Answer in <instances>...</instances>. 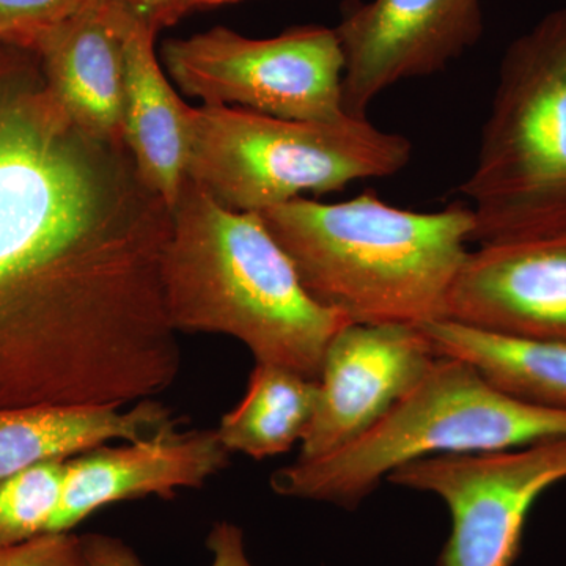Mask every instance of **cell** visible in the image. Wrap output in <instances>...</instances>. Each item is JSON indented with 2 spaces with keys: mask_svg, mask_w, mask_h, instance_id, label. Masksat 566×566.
Listing matches in <instances>:
<instances>
[{
  "mask_svg": "<svg viewBox=\"0 0 566 566\" xmlns=\"http://www.w3.org/2000/svg\"><path fill=\"white\" fill-rule=\"evenodd\" d=\"M93 0H0V40L28 44Z\"/></svg>",
  "mask_w": 566,
  "mask_h": 566,
  "instance_id": "20",
  "label": "cell"
},
{
  "mask_svg": "<svg viewBox=\"0 0 566 566\" xmlns=\"http://www.w3.org/2000/svg\"><path fill=\"white\" fill-rule=\"evenodd\" d=\"M566 479V436L517 449L423 458L387 482L438 495L450 512L438 566H513L528 513Z\"/></svg>",
  "mask_w": 566,
  "mask_h": 566,
  "instance_id": "8",
  "label": "cell"
},
{
  "mask_svg": "<svg viewBox=\"0 0 566 566\" xmlns=\"http://www.w3.org/2000/svg\"><path fill=\"white\" fill-rule=\"evenodd\" d=\"M129 11L153 31L159 32L164 28L177 24L175 13L181 0H123Z\"/></svg>",
  "mask_w": 566,
  "mask_h": 566,
  "instance_id": "22",
  "label": "cell"
},
{
  "mask_svg": "<svg viewBox=\"0 0 566 566\" xmlns=\"http://www.w3.org/2000/svg\"><path fill=\"white\" fill-rule=\"evenodd\" d=\"M460 191L471 200L480 245L566 238V9L506 50Z\"/></svg>",
  "mask_w": 566,
  "mask_h": 566,
  "instance_id": "4",
  "label": "cell"
},
{
  "mask_svg": "<svg viewBox=\"0 0 566 566\" xmlns=\"http://www.w3.org/2000/svg\"><path fill=\"white\" fill-rule=\"evenodd\" d=\"M260 218L316 303L357 324L446 319L474 234L471 207L403 210L371 192L342 203L301 197Z\"/></svg>",
  "mask_w": 566,
  "mask_h": 566,
  "instance_id": "3",
  "label": "cell"
},
{
  "mask_svg": "<svg viewBox=\"0 0 566 566\" xmlns=\"http://www.w3.org/2000/svg\"><path fill=\"white\" fill-rule=\"evenodd\" d=\"M188 139L186 178L227 210L259 214L304 193L392 177L412 155L405 136L367 117L286 120L208 104L188 106Z\"/></svg>",
  "mask_w": 566,
  "mask_h": 566,
  "instance_id": "6",
  "label": "cell"
},
{
  "mask_svg": "<svg viewBox=\"0 0 566 566\" xmlns=\"http://www.w3.org/2000/svg\"><path fill=\"white\" fill-rule=\"evenodd\" d=\"M230 463L218 430L180 433L177 423L123 447H98L69 460L57 512L46 534H65L99 509L122 501L200 488Z\"/></svg>",
  "mask_w": 566,
  "mask_h": 566,
  "instance_id": "12",
  "label": "cell"
},
{
  "mask_svg": "<svg viewBox=\"0 0 566 566\" xmlns=\"http://www.w3.org/2000/svg\"><path fill=\"white\" fill-rule=\"evenodd\" d=\"M133 20L123 0H93L24 44L39 55L44 80L66 114L114 144H125V41Z\"/></svg>",
  "mask_w": 566,
  "mask_h": 566,
  "instance_id": "13",
  "label": "cell"
},
{
  "mask_svg": "<svg viewBox=\"0 0 566 566\" xmlns=\"http://www.w3.org/2000/svg\"><path fill=\"white\" fill-rule=\"evenodd\" d=\"M422 329L438 356L471 364L510 397L566 412V345L506 337L450 319L422 324Z\"/></svg>",
  "mask_w": 566,
  "mask_h": 566,
  "instance_id": "16",
  "label": "cell"
},
{
  "mask_svg": "<svg viewBox=\"0 0 566 566\" xmlns=\"http://www.w3.org/2000/svg\"><path fill=\"white\" fill-rule=\"evenodd\" d=\"M319 385L277 365L256 364L237 408L222 416L219 439L230 453L282 455L303 441L318 405Z\"/></svg>",
  "mask_w": 566,
  "mask_h": 566,
  "instance_id": "17",
  "label": "cell"
},
{
  "mask_svg": "<svg viewBox=\"0 0 566 566\" xmlns=\"http://www.w3.org/2000/svg\"><path fill=\"white\" fill-rule=\"evenodd\" d=\"M85 566H144L133 547L120 538L103 534L81 536ZM210 566H253L245 554L244 532L237 524L219 521L207 538Z\"/></svg>",
  "mask_w": 566,
  "mask_h": 566,
  "instance_id": "19",
  "label": "cell"
},
{
  "mask_svg": "<svg viewBox=\"0 0 566 566\" xmlns=\"http://www.w3.org/2000/svg\"><path fill=\"white\" fill-rule=\"evenodd\" d=\"M161 59L185 95L301 122H342L345 55L334 29L297 25L273 39L214 28L167 40Z\"/></svg>",
  "mask_w": 566,
  "mask_h": 566,
  "instance_id": "7",
  "label": "cell"
},
{
  "mask_svg": "<svg viewBox=\"0 0 566 566\" xmlns=\"http://www.w3.org/2000/svg\"><path fill=\"white\" fill-rule=\"evenodd\" d=\"M161 277L177 333L230 335L256 364L315 381L331 342L352 324L307 293L259 212L227 210L188 178L172 211Z\"/></svg>",
  "mask_w": 566,
  "mask_h": 566,
  "instance_id": "2",
  "label": "cell"
},
{
  "mask_svg": "<svg viewBox=\"0 0 566 566\" xmlns=\"http://www.w3.org/2000/svg\"><path fill=\"white\" fill-rule=\"evenodd\" d=\"M69 460L33 465L0 482V547L46 534L61 502Z\"/></svg>",
  "mask_w": 566,
  "mask_h": 566,
  "instance_id": "18",
  "label": "cell"
},
{
  "mask_svg": "<svg viewBox=\"0 0 566 566\" xmlns=\"http://www.w3.org/2000/svg\"><path fill=\"white\" fill-rule=\"evenodd\" d=\"M240 2V0H181L175 13V21H180L186 14L197 10L214 9V7L227 6V3Z\"/></svg>",
  "mask_w": 566,
  "mask_h": 566,
  "instance_id": "23",
  "label": "cell"
},
{
  "mask_svg": "<svg viewBox=\"0 0 566 566\" xmlns=\"http://www.w3.org/2000/svg\"><path fill=\"white\" fill-rule=\"evenodd\" d=\"M438 357L422 326L348 324L324 356L318 405L297 460L327 455L370 430Z\"/></svg>",
  "mask_w": 566,
  "mask_h": 566,
  "instance_id": "10",
  "label": "cell"
},
{
  "mask_svg": "<svg viewBox=\"0 0 566 566\" xmlns=\"http://www.w3.org/2000/svg\"><path fill=\"white\" fill-rule=\"evenodd\" d=\"M156 33L137 18L126 33L123 139L148 188L174 211L188 166V104L164 74Z\"/></svg>",
  "mask_w": 566,
  "mask_h": 566,
  "instance_id": "14",
  "label": "cell"
},
{
  "mask_svg": "<svg viewBox=\"0 0 566 566\" xmlns=\"http://www.w3.org/2000/svg\"><path fill=\"white\" fill-rule=\"evenodd\" d=\"M446 319L566 345V238L469 252L447 297Z\"/></svg>",
  "mask_w": 566,
  "mask_h": 566,
  "instance_id": "11",
  "label": "cell"
},
{
  "mask_svg": "<svg viewBox=\"0 0 566 566\" xmlns=\"http://www.w3.org/2000/svg\"><path fill=\"white\" fill-rule=\"evenodd\" d=\"M177 423L155 398L117 406L39 405L0 409V482L54 460H71L109 441L136 442Z\"/></svg>",
  "mask_w": 566,
  "mask_h": 566,
  "instance_id": "15",
  "label": "cell"
},
{
  "mask_svg": "<svg viewBox=\"0 0 566 566\" xmlns=\"http://www.w3.org/2000/svg\"><path fill=\"white\" fill-rule=\"evenodd\" d=\"M334 31L345 55L346 114L367 117L387 88L439 73L474 46L482 0H345Z\"/></svg>",
  "mask_w": 566,
  "mask_h": 566,
  "instance_id": "9",
  "label": "cell"
},
{
  "mask_svg": "<svg viewBox=\"0 0 566 566\" xmlns=\"http://www.w3.org/2000/svg\"><path fill=\"white\" fill-rule=\"evenodd\" d=\"M170 232L128 147L82 129L36 52L0 40V409L123 408L174 385Z\"/></svg>",
  "mask_w": 566,
  "mask_h": 566,
  "instance_id": "1",
  "label": "cell"
},
{
  "mask_svg": "<svg viewBox=\"0 0 566 566\" xmlns=\"http://www.w3.org/2000/svg\"><path fill=\"white\" fill-rule=\"evenodd\" d=\"M0 566H85L81 536L43 534L20 545L0 547Z\"/></svg>",
  "mask_w": 566,
  "mask_h": 566,
  "instance_id": "21",
  "label": "cell"
},
{
  "mask_svg": "<svg viewBox=\"0 0 566 566\" xmlns=\"http://www.w3.org/2000/svg\"><path fill=\"white\" fill-rule=\"evenodd\" d=\"M566 436V412L517 400L471 364L439 356L433 367L370 430L271 476L274 493L354 510L382 480L423 458L517 449Z\"/></svg>",
  "mask_w": 566,
  "mask_h": 566,
  "instance_id": "5",
  "label": "cell"
}]
</instances>
